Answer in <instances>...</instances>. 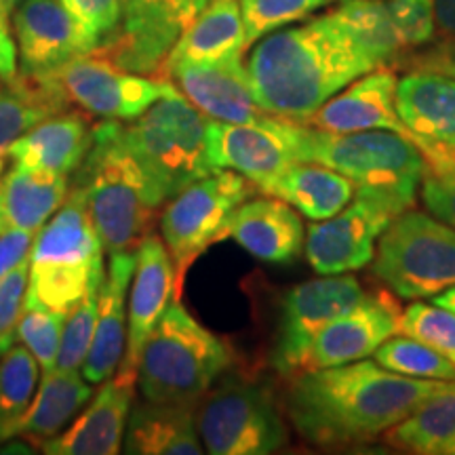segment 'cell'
Wrapping results in <instances>:
<instances>
[{
  "label": "cell",
  "instance_id": "6da1fadb",
  "mask_svg": "<svg viewBox=\"0 0 455 455\" xmlns=\"http://www.w3.org/2000/svg\"><path fill=\"white\" fill-rule=\"evenodd\" d=\"M451 384L407 378L363 358L293 375L283 407L312 445H356L386 435Z\"/></svg>",
  "mask_w": 455,
  "mask_h": 455
},
{
  "label": "cell",
  "instance_id": "7a4b0ae2",
  "mask_svg": "<svg viewBox=\"0 0 455 455\" xmlns=\"http://www.w3.org/2000/svg\"><path fill=\"white\" fill-rule=\"evenodd\" d=\"M375 70L339 17L325 13L272 32L255 44L247 72L255 104L270 116L306 123L333 95Z\"/></svg>",
  "mask_w": 455,
  "mask_h": 455
},
{
  "label": "cell",
  "instance_id": "3957f363",
  "mask_svg": "<svg viewBox=\"0 0 455 455\" xmlns=\"http://www.w3.org/2000/svg\"><path fill=\"white\" fill-rule=\"evenodd\" d=\"M299 163H316L338 171L367 196L401 215L418 201L426 173L419 148L401 133L386 129L331 133L310 124L295 127Z\"/></svg>",
  "mask_w": 455,
  "mask_h": 455
},
{
  "label": "cell",
  "instance_id": "277c9868",
  "mask_svg": "<svg viewBox=\"0 0 455 455\" xmlns=\"http://www.w3.org/2000/svg\"><path fill=\"white\" fill-rule=\"evenodd\" d=\"M81 190L106 253L133 251L150 230L161 201L144 169L124 144L123 123L93 127V146L78 167Z\"/></svg>",
  "mask_w": 455,
  "mask_h": 455
},
{
  "label": "cell",
  "instance_id": "5b68a950",
  "mask_svg": "<svg viewBox=\"0 0 455 455\" xmlns=\"http://www.w3.org/2000/svg\"><path fill=\"white\" fill-rule=\"evenodd\" d=\"M232 355L180 299H173L152 329L138 367L144 401L195 403L230 367Z\"/></svg>",
  "mask_w": 455,
  "mask_h": 455
},
{
  "label": "cell",
  "instance_id": "8992f818",
  "mask_svg": "<svg viewBox=\"0 0 455 455\" xmlns=\"http://www.w3.org/2000/svg\"><path fill=\"white\" fill-rule=\"evenodd\" d=\"M28 259V291L55 312L68 315L104 283V244L78 188L68 190L64 204L34 235Z\"/></svg>",
  "mask_w": 455,
  "mask_h": 455
},
{
  "label": "cell",
  "instance_id": "52a82bcc",
  "mask_svg": "<svg viewBox=\"0 0 455 455\" xmlns=\"http://www.w3.org/2000/svg\"><path fill=\"white\" fill-rule=\"evenodd\" d=\"M207 118L169 81L161 100L138 118L123 123L124 144L138 158L161 204L215 171L204 146Z\"/></svg>",
  "mask_w": 455,
  "mask_h": 455
},
{
  "label": "cell",
  "instance_id": "ba28073f",
  "mask_svg": "<svg viewBox=\"0 0 455 455\" xmlns=\"http://www.w3.org/2000/svg\"><path fill=\"white\" fill-rule=\"evenodd\" d=\"M196 430L212 455H268L289 441L275 392L259 379L230 373L196 405Z\"/></svg>",
  "mask_w": 455,
  "mask_h": 455
},
{
  "label": "cell",
  "instance_id": "9c48e42d",
  "mask_svg": "<svg viewBox=\"0 0 455 455\" xmlns=\"http://www.w3.org/2000/svg\"><path fill=\"white\" fill-rule=\"evenodd\" d=\"M373 276L403 299L435 298L455 284V228L407 209L390 221L373 255Z\"/></svg>",
  "mask_w": 455,
  "mask_h": 455
},
{
  "label": "cell",
  "instance_id": "30bf717a",
  "mask_svg": "<svg viewBox=\"0 0 455 455\" xmlns=\"http://www.w3.org/2000/svg\"><path fill=\"white\" fill-rule=\"evenodd\" d=\"M21 78L57 112L72 104L104 121H133L169 87L167 78H146L98 53L74 57L55 70Z\"/></svg>",
  "mask_w": 455,
  "mask_h": 455
},
{
  "label": "cell",
  "instance_id": "8fae6325",
  "mask_svg": "<svg viewBox=\"0 0 455 455\" xmlns=\"http://www.w3.org/2000/svg\"><path fill=\"white\" fill-rule=\"evenodd\" d=\"M258 190L253 181L230 169H215L180 195L169 198L161 215V238L175 266V295L186 272L213 243L224 241L228 221L238 204Z\"/></svg>",
  "mask_w": 455,
  "mask_h": 455
},
{
  "label": "cell",
  "instance_id": "7c38bea8",
  "mask_svg": "<svg viewBox=\"0 0 455 455\" xmlns=\"http://www.w3.org/2000/svg\"><path fill=\"white\" fill-rule=\"evenodd\" d=\"M369 295L371 293L363 289L358 278L350 275L315 278L289 289L283 299L281 321L270 358L276 373L283 378H293L304 371L312 339L335 318L363 304Z\"/></svg>",
  "mask_w": 455,
  "mask_h": 455
},
{
  "label": "cell",
  "instance_id": "4fadbf2b",
  "mask_svg": "<svg viewBox=\"0 0 455 455\" xmlns=\"http://www.w3.org/2000/svg\"><path fill=\"white\" fill-rule=\"evenodd\" d=\"M212 0H127L116 34L95 51L124 70L161 76L169 51Z\"/></svg>",
  "mask_w": 455,
  "mask_h": 455
},
{
  "label": "cell",
  "instance_id": "5bb4252c",
  "mask_svg": "<svg viewBox=\"0 0 455 455\" xmlns=\"http://www.w3.org/2000/svg\"><path fill=\"white\" fill-rule=\"evenodd\" d=\"M295 127L298 123L270 114L259 123L244 124L207 118V158L213 169L236 171L261 190L283 171L299 163Z\"/></svg>",
  "mask_w": 455,
  "mask_h": 455
},
{
  "label": "cell",
  "instance_id": "9a60e30c",
  "mask_svg": "<svg viewBox=\"0 0 455 455\" xmlns=\"http://www.w3.org/2000/svg\"><path fill=\"white\" fill-rule=\"evenodd\" d=\"M396 215L367 196L355 195V203L329 220L306 226L304 253L318 276L348 275L373 261L375 244Z\"/></svg>",
  "mask_w": 455,
  "mask_h": 455
},
{
  "label": "cell",
  "instance_id": "2e32d148",
  "mask_svg": "<svg viewBox=\"0 0 455 455\" xmlns=\"http://www.w3.org/2000/svg\"><path fill=\"white\" fill-rule=\"evenodd\" d=\"M20 76H38L66 61L93 53L74 17L60 0H24L11 17Z\"/></svg>",
  "mask_w": 455,
  "mask_h": 455
},
{
  "label": "cell",
  "instance_id": "e0dca14e",
  "mask_svg": "<svg viewBox=\"0 0 455 455\" xmlns=\"http://www.w3.org/2000/svg\"><path fill=\"white\" fill-rule=\"evenodd\" d=\"M181 95L204 116L221 123H259L268 114L255 104L251 81L243 55L207 64H175L163 72Z\"/></svg>",
  "mask_w": 455,
  "mask_h": 455
},
{
  "label": "cell",
  "instance_id": "ac0fdd59",
  "mask_svg": "<svg viewBox=\"0 0 455 455\" xmlns=\"http://www.w3.org/2000/svg\"><path fill=\"white\" fill-rule=\"evenodd\" d=\"M401 315V306L392 299V295H369L363 304L335 318L312 339L304 371L348 365L369 358L386 339L398 333Z\"/></svg>",
  "mask_w": 455,
  "mask_h": 455
},
{
  "label": "cell",
  "instance_id": "d6986e66",
  "mask_svg": "<svg viewBox=\"0 0 455 455\" xmlns=\"http://www.w3.org/2000/svg\"><path fill=\"white\" fill-rule=\"evenodd\" d=\"M138 373L116 369L91 396L89 407L68 426L66 432L43 443L49 455H114L123 451Z\"/></svg>",
  "mask_w": 455,
  "mask_h": 455
},
{
  "label": "cell",
  "instance_id": "ffe728a7",
  "mask_svg": "<svg viewBox=\"0 0 455 455\" xmlns=\"http://www.w3.org/2000/svg\"><path fill=\"white\" fill-rule=\"evenodd\" d=\"M173 299H178L173 259L163 238L148 232L135 247V272L127 306V348L118 369L138 373L146 341Z\"/></svg>",
  "mask_w": 455,
  "mask_h": 455
},
{
  "label": "cell",
  "instance_id": "44dd1931",
  "mask_svg": "<svg viewBox=\"0 0 455 455\" xmlns=\"http://www.w3.org/2000/svg\"><path fill=\"white\" fill-rule=\"evenodd\" d=\"M396 83L398 78L388 68H375L341 89L327 104L321 106L315 116L301 124L331 131V133L386 129L413 141V135L398 118L395 106Z\"/></svg>",
  "mask_w": 455,
  "mask_h": 455
},
{
  "label": "cell",
  "instance_id": "7402d4cb",
  "mask_svg": "<svg viewBox=\"0 0 455 455\" xmlns=\"http://www.w3.org/2000/svg\"><path fill=\"white\" fill-rule=\"evenodd\" d=\"M395 106L419 152L455 148V78L415 68L396 83Z\"/></svg>",
  "mask_w": 455,
  "mask_h": 455
},
{
  "label": "cell",
  "instance_id": "603a6c76",
  "mask_svg": "<svg viewBox=\"0 0 455 455\" xmlns=\"http://www.w3.org/2000/svg\"><path fill=\"white\" fill-rule=\"evenodd\" d=\"M226 236L261 261L289 264L304 249L306 226L291 204L281 198H247L232 213Z\"/></svg>",
  "mask_w": 455,
  "mask_h": 455
},
{
  "label": "cell",
  "instance_id": "cb8c5ba5",
  "mask_svg": "<svg viewBox=\"0 0 455 455\" xmlns=\"http://www.w3.org/2000/svg\"><path fill=\"white\" fill-rule=\"evenodd\" d=\"M135 251L110 255L104 284L100 289L98 318H95L93 341L83 365V375L89 384H101L121 365L127 348V299L133 283Z\"/></svg>",
  "mask_w": 455,
  "mask_h": 455
},
{
  "label": "cell",
  "instance_id": "d4e9b609",
  "mask_svg": "<svg viewBox=\"0 0 455 455\" xmlns=\"http://www.w3.org/2000/svg\"><path fill=\"white\" fill-rule=\"evenodd\" d=\"M123 451L133 455H201L195 403H140L129 413Z\"/></svg>",
  "mask_w": 455,
  "mask_h": 455
},
{
  "label": "cell",
  "instance_id": "484cf974",
  "mask_svg": "<svg viewBox=\"0 0 455 455\" xmlns=\"http://www.w3.org/2000/svg\"><path fill=\"white\" fill-rule=\"evenodd\" d=\"M93 146V129L81 114H57L44 118L28 133L11 141L7 155L13 163L70 175L81 167Z\"/></svg>",
  "mask_w": 455,
  "mask_h": 455
},
{
  "label": "cell",
  "instance_id": "4316f807",
  "mask_svg": "<svg viewBox=\"0 0 455 455\" xmlns=\"http://www.w3.org/2000/svg\"><path fill=\"white\" fill-rule=\"evenodd\" d=\"M247 49V32L241 13V0H212L196 20L181 32L169 51L163 72L175 64H207ZM161 72V76H163Z\"/></svg>",
  "mask_w": 455,
  "mask_h": 455
},
{
  "label": "cell",
  "instance_id": "83f0119b",
  "mask_svg": "<svg viewBox=\"0 0 455 455\" xmlns=\"http://www.w3.org/2000/svg\"><path fill=\"white\" fill-rule=\"evenodd\" d=\"M259 192L281 198L304 218L321 221L348 207L356 188L348 178L325 164L295 163Z\"/></svg>",
  "mask_w": 455,
  "mask_h": 455
},
{
  "label": "cell",
  "instance_id": "f1b7e54d",
  "mask_svg": "<svg viewBox=\"0 0 455 455\" xmlns=\"http://www.w3.org/2000/svg\"><path fill=\"white\" fill-rule=\"evenodd\" d=\"M68 190V175L13 163V169L0 180V209L4 224L36 235L64 204Z\"/></svg>",
  "mask_w": 455,
  "mask_h": 455
},
{
  "label": "cell",
  "instance_id": "f546056e",
  "mask_svg": "<svg viewBox=\"0 0 455 455\" xmlns=\"http://www.w3.org/2000/svg\"><path fill=\"white\" fill-rule=\"evenodd\" d=\"M91 396H93V388L81 371L51 369L43 373L41 386L34 395L24 422L17 430V436L34 439L43 445L44 441L53 439L70 426L72 419L91 401Z\"/></svg>",
  "mask_w": 455,
  "mask_h": 455
},
{
  "label": "cell",
  "instance_id": "4dcf8cb0",
  "mask_svg": "<svg viewBox=\"0 0 455 455\" xmlns=\"http://www.w3.org/2000/svg\"><path fill=\"white\" fill-rule=\"evenodd\" d=\"M386 443L415 455H455V382L386 432Z\"/></svg>",
  "mask_w": 455,
  "mask_h": 455
},
{
  "label": "cell",
  "instance_id": "1f68e13d",
  "mask_svg": "<svg viewBox=\"0 0 455 455\" xmlns=\"http://www.w3.org/2000/svg\"><path fill=\"white\" fill-rule=\"evenodd\" d=\"M333 11L375 68H388L401 53L403 43L390 20L386 0H341Z\"/></svg>",
  "mask_w": 455,
  "mask_h": 455
},
{
  "label": "cell",
  "instance_id": "d6a6232c",
  "mask_svg": "<svg viewBox=\"0 0 455 455\" xmlns=\"http://www.w3.org/2000/svg\"><path fill=\"white\" fill-rule=\"evenodd\" d=\"M41 365L24 344H13L0 356V443L17 436L34 395Z\"/></svg>",
  "mask_w": 455,
  "mask_h": 455
},
{
  "label": "cell",
  "instance_id": "836d02e7",
  "mask_svg": "<svg viewBox=\"0 0 455 455\" xmlns=\"http://www.w3.org/2000/svg\"><path fill=\"white\" fill-rule=\"evenodd\" d=\"M375 363L390 369V371L418 379H441L455 382V365L447 361L441 352L430 348L424 341L409 338V335H392L373 352Z\"/></svg>",
  "mask_w": 455,
  "mask_h": 455
},
{
  "label": "cell",
  "instance_id": "e575fe53",
  "mask_svg": "<svg viewBox=\"0 0 455 455\" xmlns=\"http://www.w3.org/2000/svg\"><path fill=\"white\" fill-rule=\"evenodd\" d=\"M66 316L68 315H64V312L47 308L36 295L26 291L20 323H17V338L32 352V356L38 361L43 373L55 369L57 355H60L61 346V335H64Z\"/></svg>",
  "mask_w": 455,
  "mask_h": 455
},
{
  "label": "cell",
  "instance_id": "d590c367",
  "mask_svg": "<svg viewBox=\"0 0 455 455\" xmlns=\"http://www.w3.org/2000/svg\"><path fill=\"white\" fill-rule=\"evenodd\" d=\"M7 84V89L0 87V148H7L44 118L57 114L55 108L24 78L15 76V81Z\"/></svg>",
  "mask_w": 455,
  "mask_h": 455
},
{
  "label": "cell",
  "instance_id": "8d00e7d4",
  "mask_svg": "<svg viewBox=\"0 0 455 455\" xmlns=\"http://www.w3.org/2000/svg\"><path fill=\"white\" fill-rule=\"evenodd\" d=\"M335 0H241V13L247 32V47L283 26L306 20L315 11Z\"/></svg>",
  "mask_w": 455,
  "mask_h": 455
},
{
  "label": "cell",
  "instance_id": "74e56055",
  "mask_svg": "<svg viewBox=\"0 0 455 455\" xmlns=\"http://www.w3.org/2000/svg\"><path fill=\"white\" fill-rule=\"evenodd\" d=\"M422 201L430 215L455 228V148H432L424 155Z\"/></svg>",
  "mask_w": 455,
  "mask_h": 455
},
{
  "label": "cell",
  "instance_id": "f35d334b",
  "mask_svg": "<svg viewBox=\"0 0 455 455\" xmlns=\"http://www.w3.org/2000/svg\"><path fill=\"white\" fill-rule=\"evenodd\" d=\"M398 333L424 341L455 365V315L451 310L415 301L403 310Z\"/></svg>",
  "mask_w": 455,
  "mask_h": 455
},
{
  "label": "cell",
  "instance_id": "ab89813d",
  "mask_svg": "<svg viewBox=\"0 0 455 455\" xmlns=\"http://www.w3.org/2000/svg\"><path fill=\"white\" fill-rule=\"evenodd\" d=\"M101 284L84 293V298L78 301L70 312H68L64 335H61L60 355H57V363H55L57 369L81 371L84 361H87L91 341H93L95 318H98Z\"/></svg>",
  "mask_w": 455,
  "mask_h": 455
},
{
  "label": "cell",
  "instance_id": "60d3db41",
  "mask_svg": "<svg viewBox=\"0 0 455 455\" xmlns=\"http://www.w3.org/2000/svg\"><path fill=\"white\" fill-rule=\"evenodd\" d=\"M74 17L93 53L110 41L121 28L127 0H60Z\"/></svg>",
  "mask_w": 455,
  "mask_h": 455
},
{
  "label": "cell",
  "instance_id": "b9f144b4",
  "mask_svg": "<svg viewBox=\"0 0 455 455\" xmlns=\"http://www.w3.org/2000/svg\"><path fill=\"white\" fill-rule=\"evenodd\" d=\"M403 47H422L435 38V0H386Z\"/></svg>",
  "mask_w": 455,
  "mask_h": 455
},
{
  "label": "cell",
  "instance_id": "7bdbcfd3",
  "mask_svg": "<svg viewBox=\"0 0 455 455\" xmlns=\"http://www.w3.org/2000/svg\"><path fill=\"white\" fill-rule=\"evenodd\" d=\"M28 278H30V259L21 261L17 268L0 278V356L15 344Z\"/></svg>",
  "mask_w": 455,
  "mask_h": 455
},
{
  "label": "cell",
  "instance_id": "ee69618b",
  "mask_svg": "<svg viewBox=\"0 0 455 455\" xmlns=\"http://www.w3.org/2000/svg\"><path fill=\"white\" fill-rule=\"evenodd\" d=\"M34 232L21 228H4L0 232V278L30 258Z\"/></svg>",
  "mask_w": 455,
  "mask_h": 455
},
{
  "label": "cell",
  "instance_id": "f6af8a7d",
  "mask_svg": "<svg viewBox=\"0 0 455 455\" xmlns=\"http://www.w3.org/2000/svg\"><path fill=\"white\" fill-rule=\"evenodd\" d=\"M17 76V47L11 38L9 17L0 9V78L4 83L15 81Z\"/></svg>",
  "mask_w": 455,
  "mask_h": 455
},
{
  "label": "cell",
  "instance_id": "bcb514c9",
  "mask_svg": "<svg viewBox=\"0 0 455 455\" xmlns=\"http://www.w3.org/2000/svg\"><path fill=\"white\" fill-rule=\"evenodd\" d=\"M418 68H428L455 78V43H449L445 47L432 49L430 53L418 60Z\"/></svg>",
  "mask_w": 455,
  "mask_h": 455
},
{
  "label": "cell",
  "instance_id": "7dc6e473",
  "mask_svg": "<svg viewBox=\"0 0 455 455\" xmlns=\"http://www.w3.org/2000/svg\"><path fill=\"white\" fill-rule=\"evenodd\" d=\"M435 17L439 30L455 43V0H435Z\"/></svg>",
  "mask_w": 455,
  "mask_h": 455
},
{
  "label": "cell",
  "instance_id": "c3c4849f",
  "mask_svg": "<svg viewBox=\"0 0 455 455\" xmlns=\"http://www.w3.org/2000/svg\"><path fill=\"white\" fill-rule=\"evenodd\" d=\"M432 299H435L436 306H443V308L451 310L453 315H455V284H453V287L445 289V291H443V293L435 295V298H432Z\"/></svg>",
  "mask_w": 455,
  "mask_h": 455
},
{
  "label": "cell",
  "instance_id": "681fc988",
  "mask_svg": "<svg viewBox=\"0 0 455 455\" xmlns=\"http://www.w3.org/2000/svg\"><path fill=\"white\" fill-rule=\"evenodd\" d=\"M21 3H24V0H0V9H3V13L9 17V21H11V17H13V13Z\"/></svg>",
  "mask_w": 455,
  "mask_h": 455
},
{
  "label": "cell",
  "instance_id": "f907efd6",
  "mask_svg": "<svg viewBox=\"0 0 455 455\" xmlns=\"http://www.w3.org/2000/svg\"><path fill=\"white\" fill-rule=\"evenodd\" d=\"M7 148H0V173H3V167H4V158H7ZM3 180V178H0Z\"/></svg>",
  "mask_w": 455,
  "mask_h": 455
},
{
  "label": "cell",
  "instance_id": "816d5d0a",
  "mask_svg": "<svg viewBox=\"0 0 455 455\" xmlns=\"http://www.w3.org/2000/svg\"><path fill=\"white\" fill-rule=\"evenodd\" d=\"M4 228H7V224H4V218H3V209H0V232H3Z\"/></svg>",
  "mask_w": 455,
  "mask_h": 455
}]
</instances>
